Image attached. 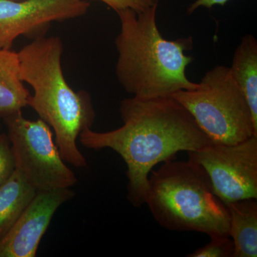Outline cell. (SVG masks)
<instances>
[{"label":"cell","instance_id":"5","mask_svg":"<svg viewBox=\"0 0 257 257\" xmlns=\"http://www.w3.org/2000/svg\"><path fill=\"white\" fill-rule=\"evenodd\" d=\"M171 97L190 113L213 144L236 145L257 137L251 109L229 67L216 66L197 88L182 89Z\"/></svg>","mask_w":257,"mask_h":257},{"label":"cell","instance_id":"9","mask_svg":"<svg viewBox=\"0 0 257 257\" xmlns=\"http://www.w3.org/2000/svg\"><path fill=\"white\" fill-rule=\"evenodd\" d=\"M70 188L38 192L8 234L0 240V257H35L56 211L73 198Z\"/></svg>","mask_w":257,"mask_h":257},{"label":"cell","instance_id":"17","mask_svg":"<svg viewBox=\"0 0 257 257\" xmlns=\"http://www.w3.org/2000/svg\"><path fill=\"white\" fill-rule=\"evenodd\" d=\"M229 0H197L191 5L187 10L189 14H192L198 8H211L216 5H224Z\"/></svg>","mask_w":257,"mask_h":257},{"label":"cell","instance_id":"3","mask_svg":"<svg viewBox=\"0 0 257 257\" xmlns=\"http://www.w3.org/2000/svg\"><path fill=\"white\" fill-rule=\"evenodd\" d=\"M64 47L59 37H38L19 51L20 78L33 89L28 106L54 130L62 159L77 168L87 165L77 147L84 130L92 128L95 111L85 91L76 92L63 74Z\"/></svg>","mask_w":257,"mask_h":257},{"label":"cell","instance_id":"12","mask_svg":"<svg viewBox=\"0 0 257 257\" xmlns=\"http://www.w3.org/2000/svg\"><path fill=\"white\" fill-rule=\"evenodd\" d=\"M229 69L246 97L253 122L257 125V41L252 35L243 37L235 50Z\"/></svg>","mask_w":257,"mask_h":257},{"label":"cell","instance_id":"1","mask_svg":"<svg viewBox=\"0 0 257 257\" xmlns=\"http://www.w3.org/2000/svg\"><path fill=\"white\" fill-rule=\"evenodd\" d=\"M123 125L106 133L87 128L79 137L91 150L109 148L119 154L127 170V199L134 207L145 204L149 175L160 162L174 160L179 152H194L213 144L185 108L174 98L121 101Z\"/></svg>","mask_w":257,"mask_h":257},{"label":"cell","instance_id":"8","mask_svg":"<svg viewBox=\"0 0 257 257\" xmlns=\"http://www.w3.org/2000/svg\"><path fill=\"white\" fill-rule=\"evenodd\" d=\"M85 0H0V50L12 49L20 36L38 35L53 22L87 13Z\"/></svg>","mask_w":257,"mask_h":257},{"label":"cell","instance_id":"13","mask_svg":"<svg viewBox=\"0 0 257 257\" xmlns=\"http://www.w3.org/2000/svg\"><path fill=\"white\" fill-rule=\"evenodd\" d=\"M37 193L17 170L0 185V240L11 229Z\"/></svg>","mask_w":257,"mask_h":257},{"label":"cell","instance_id":"4","mask_svg":"<svg viewBox=\"0 0 257 257\" xmlns=\"http://www.w3.org/2000/svg\"><path fill=\"white\" fill-rule=\"evenodd\" d=\"M145 204L155 221L170 231L229 236V214L207 172L192 160L166 161L149 177Z\"/></svg>","mask_w":257,"mask_h":257},{"label":"cell","instance_id":"14","mask_svg":"<svg viewBox=\"0 0 257 257\" xmlns=\"http://www.w3.org/2000/svg\"><path fill=\"white\" fill-rule=\"evenodd\" d=\"M210 242L187 255L189 257H232L234 244L229 236L210 237Z\"/></svg>","mask_w":257,"mask_h":257},{"label":"cell","instance_id":"16","mask_svg":"<svg viewBox=\"0 0 257 257\" xmlns=\"http://www.w3.org/2000/svg\"><path fill=\"white\" fill-rule=\"evenodd\" d=\"M102 2L116 13L120 10L131 9L136 13H141L153 6L158 0H97Z\"/></svg>","mask_w":257,"mask_h":257},{"label":"cell","instance_id":"15","mask_svg":"<svg viewBox=\"0 0 257 257\" xmlns=\"http://www.w3.org/2000/svg\"><path fill=\"white\" fill-rule=\"evenodd\" d=\"M15 170L14 155L8 134L0 128V185Z\"/></svg>","mask_w":257,"mask_h":257},{"label":"cell","instance_id":"7","mask_svg":"<svg viewBox=\"0 0 257 257\" xmlns=\"http://www.w3.org/2000/svg\"><path fill=\"white\" fill-rule=\"evenodd\" d=\"M202 166L217 197L224 203L257 199V137L236 145L211 144L187 152Z\"/></svg>","mask_w":257,"mask_h":257},{"label":"cell","instance_id":"11","mask_svg":"<svg viewBox=\"0 0 257 257\" xmlns=\"http://www.w3.org/2000/svg\"><path fill=\"white\" fill-rule=\"evenodd\" d=\"M30 95L20 78L18 52L0 50V119L23 111Z\"/></svg>","mask_w":257,"mask_h":257},{"label":"cell","instance_id":"10","mask_svg":"<svg viewBox=\"0 0 257 257\" xmlns=\"http://www.w3.org/2000/svg\"><path fill=\"white\" fill-rule=\"evenodd\" d=\"M229 214L232 257L257 256V201L245 199L226 204Z\"/></svg>","mask_w":257,"mask_h":257},{"label":"cell","instance_id":"6","mask_svg":"<svg viewBox=\"0 0 257 257\" xmlns=\"http://www.w3.org/2000/svg\"><path fill=\"white\" fill-rule=\"evenodd\" d=\"M14 155L15 170L38 192L67 189L77 182L43 120H30L23 112L3 119Z\"/></svg>","mask_w":257,"mask_h":257},{"label":"cell","instance_id":"2","mask_svg":"<svg viewBox=\"0 0 257 257\" xmlns=\"http://www.w3.org/2000/svg\"><path fill=\"white\" fill-rule=\"evenodd\" d=\"M157 8L158 3L141 13L131 9L116 13L120 20L115 40L116 77L126 92L141 99L168 97L198 86L186 74L194 60L184 53L192 48V37L164 38L157 27Z\"/></svg>","mask_w":257,"mask_h":257}]
</instances>
